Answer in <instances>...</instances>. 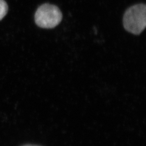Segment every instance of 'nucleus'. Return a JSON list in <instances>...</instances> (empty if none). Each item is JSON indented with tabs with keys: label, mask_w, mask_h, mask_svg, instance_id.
Wrapping results in <instances>:
<instances>
[{
	"label": "nucleus",
	"mask_w": 146,
	"mask_h": 146,
	"mask_svg": "<svg viewBox=\"0 0 146 146\" xmlns=\"http://www.w3.org/2000/svg\"><path fill=\"white\" fill-rule=\"evenodd\" d=\"M62 20V13L57 6L44 4L36 10L35 21L36 25L44 29H52L57 26Z\"/></svg>",
	"instance_id": "f03ea898"
},
{
	"label": "nucleus",
	"mask_w": 146,
	"mask_h": 146,
	"mask_svg": "<svg viewBox=\"0 0 146 146\" xmlns=\"http://www.w3.org/2000/svg\"><path fill=\"white\" fill-rule=\"evenodd\" d=\"M21 146H42V145L33 144H25V145H23Z\"/></svg>",
	"instance_id": "20e7f679"
},
{
	"label": "nucleus",
	"mask_w": 146,
	"mask_h": 146,
	"mask_svg": "<svg viewBox=\"0 0 146 146\" xmlns=\"http://www.w3.org/2000/svg\"><path fill=\"white\" fill-rule=\"evenodd\" d=\"M126 31L135 35L141 34L146 26V7L139 4L130 7L126 11L123 18Z\"/></svg>",
	"instance_id": "f257e3e1"
},
{
	"label": "nucleus",
	"mask_w": 146,
	"mask_h": 146,
	"mask_svg": "<svg viewBox=\"0 0 146 146\" xmlns=\"http://www.w3.org/2000/svg\"><path fill=\"white\" fill-rule=\"evenodd\" d=\"M8 11V6L4 0H0V20L6 16Z\"/></svg>",
	"instance_id": "7ed1b4c3"
}]
</instances>
